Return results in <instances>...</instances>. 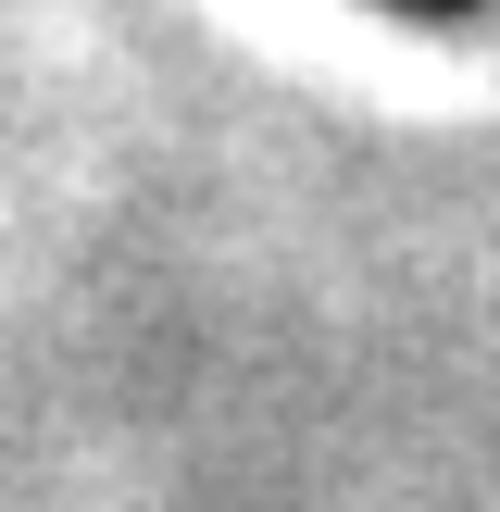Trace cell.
<instances>
[{
  "label": "cell",
  "mask_w": 500,
  "mask_h": 512,
  "mask_svg": "<svg viewBox=\"0 0 500 512\" xmlns=\"http://www.w3.org/2000/svg\"><path fill=\"white\" fill-rule=\"evenodd\" d=\"M413 13H450V0H413Z\"/></svg>",
  "instance_id": "6da1fadb"
}]
</instances>
